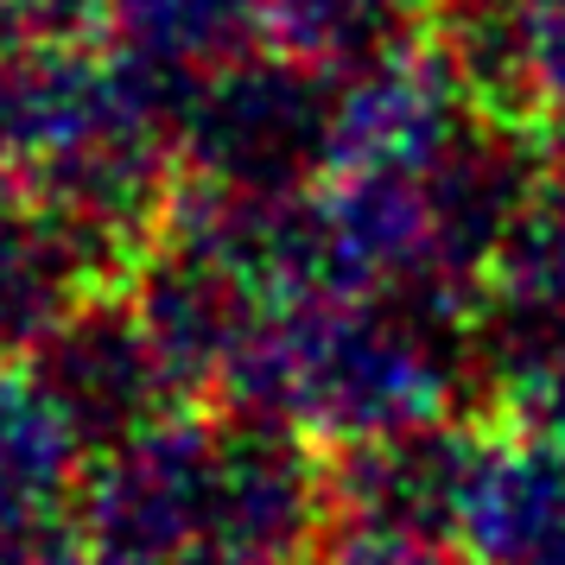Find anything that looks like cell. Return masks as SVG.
Masks as SVG:
<instances>
[{"label": "cell", "mask_w": 565, "mask_h": 565, "mask_svg": "<svg viewBox=\"0 0 565 565\" xmlns=\"http://www.w3.org/2000/svg\"><path fill=\"white\" fill-rule=\"evenodd\" d=\"M463 382V311L394 292L280 299L242 337L223 401L324 445L445 419Z\"/></svg>", "instance_id": "cell-1"}, {"label": "cell", "mask_w": 565, "mask_h": 565, "mask_svg": "<svg viewBox=\"0 0 565 565\" xmlns=\"http://www.w3.org/2000/svg\"><path fill=\"white\" fill-rule=\"evenodd\" d=\"M324 77H311L280 52L235 57L172 108V147L191 184L210 191H306L324 153Z\"/></svg>", "instance_id": "cell-2"}, {"label": "cell", "mask_w": 565, "mask_h": 565, "mask_svg": "<svg viewBox=\"0 0 565 565\" xmlns=\"http://www.w3.org/2000/svg\"><path fill=\"white\" fill-rule=\"evenodd\" d=\"M26 369L45 382V394L64 407L89 451H115L121 438L147 433L184 401L179 375L166 369L134 299H103V292H89L26 356Z\"/></svg>", "instance_id": "cell-3"}, {"label": "cell", "mask_w": 565, "mask_h": 565, "mask_svg": "<svg viewBox=\"0 0 565 565\" xmlns=\"http://www.w3.org/2000/svg\"><path fill=\"white\" fill-rule=\"evenodd\" d=\"M483 451L489 433L458 419H426V426L343 445L331 463V509L337 521H356V527L445 546L463 527V502Z\"/></svg>", "instance_id": "cell-4"}, {"label": "cell", "mask_w": 565, "mask_h": 565, "mask_svg": "<svg viewBox=\"0 0 565 565\" xmlns=\"http://www.w3.org/2000/svg\"><path fill=\"white\" fill-rule=\"evenodd\" d=\"M96 26L134 77L153 83L166 108H179L184 89H198L260 45V7L255 0H96Z\"/></svg>", "instance_id": "cell-5"}, {"label": "cell", "mask_w": 565, "mask_h": 565, "mask_svg": "<svg viewBox=\"0 0 565 565\" xmlns=\"http://www.w3.org/2000/svg\"><path fill=\"white\" fill-rule=\"evenodd\" d=\"M458 540L483 565H565V445L489 438Z\"/></svg>", "instance_id": "cell-6"}, {"label": "cell", "mask_w": 565, "mask_h": 565, "mask_svg": "<svg viewBox=\"0 0 565 565\" xmlns=\"http://www.w3.org/2000/svg\"><path fill=\"white\" fill-rule=\"evenodd\" d=\"M108 274L121 260L52 210L32 204L20 223H0V362H26Z\"/></svg>", "instance_id": "cell-7"}, {"label": "cell", "mask_w": 565, "mask_h": 565, "mask_svg": "<svg viewBox=\"0 0 565 565\" xmlns=\"http://www.w3.org/2000/svg\"><path fill=\"white\" fill-rule=\"evenodd\" d=\"M89 445L64 419L45 382L20 369H0V527H39L77 514Z\"/></svg>", "instance_id": "cell-8"}, {"label": "cell", "mask_w": 565, "mask_h": 565, "mask_svg": "<svg viewBox=\"0 0 565 565\" xmlns=\"http://www.w3.org/2000/svg\"><path fill=\"white\" fill-rule=\"evenodd\" d=\"M260 7V45L280 52L311 77H350L369 57L407 45L419 0H255Z\"/></svg>", "instance_id": "cell-9"}, {"label": "cell", "mask_w": 565, "mask_h": 565, "mask_svg": "<svg viewBox=\"0 0 565 565\" xmlns=\"http://www.w3.org/2000/svg\"><path fill=\"white\" fill-rule=\"evenodd\" d=\"M0 565H96L77 527L39 521V527H0Z\"/></svg>", "instance_id": "cell-10"}]
</instances>
